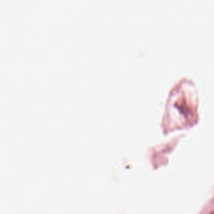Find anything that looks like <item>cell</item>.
Instances as JSON below:
<instances>
[{
  "instance_id": "1",
  "label": "cell",
  "mask_w": 214,
  "mask_h": 214,
  "mask_svg": "<svg viewBox=\"0 0 214 214\" xmlns=\"http://www.w3.org/2000/svg\"><path fill=\"white\" fill-rule=\"evenodd\" d=\"M210 214H214V210H213V211H212V212H211Z\"/></svg>"
}]
</instances>
